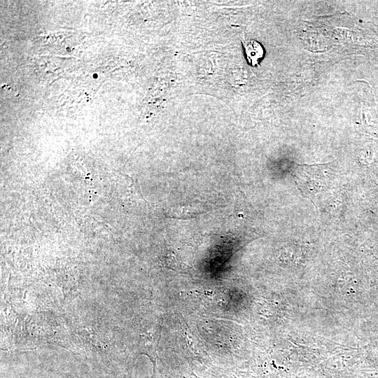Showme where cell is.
<instances>
[{
	"mask_svg": "<svg viewBox=\"0 0 378 378\" xmlns=\"http://www.w3.org/2000/svg\"><path fill=\"white\" fill-rule=\"evenodd\" d=\"M241 39L248 62L252 66H255L264 55V50L262 46L255 41L246 39L243 36H241Z\"/></svg>",
	"mask_w": 378,
	"mask_h": 378,
	"instance_id": "6da1fadb",
	"label": "cell"
}]
</instances>
